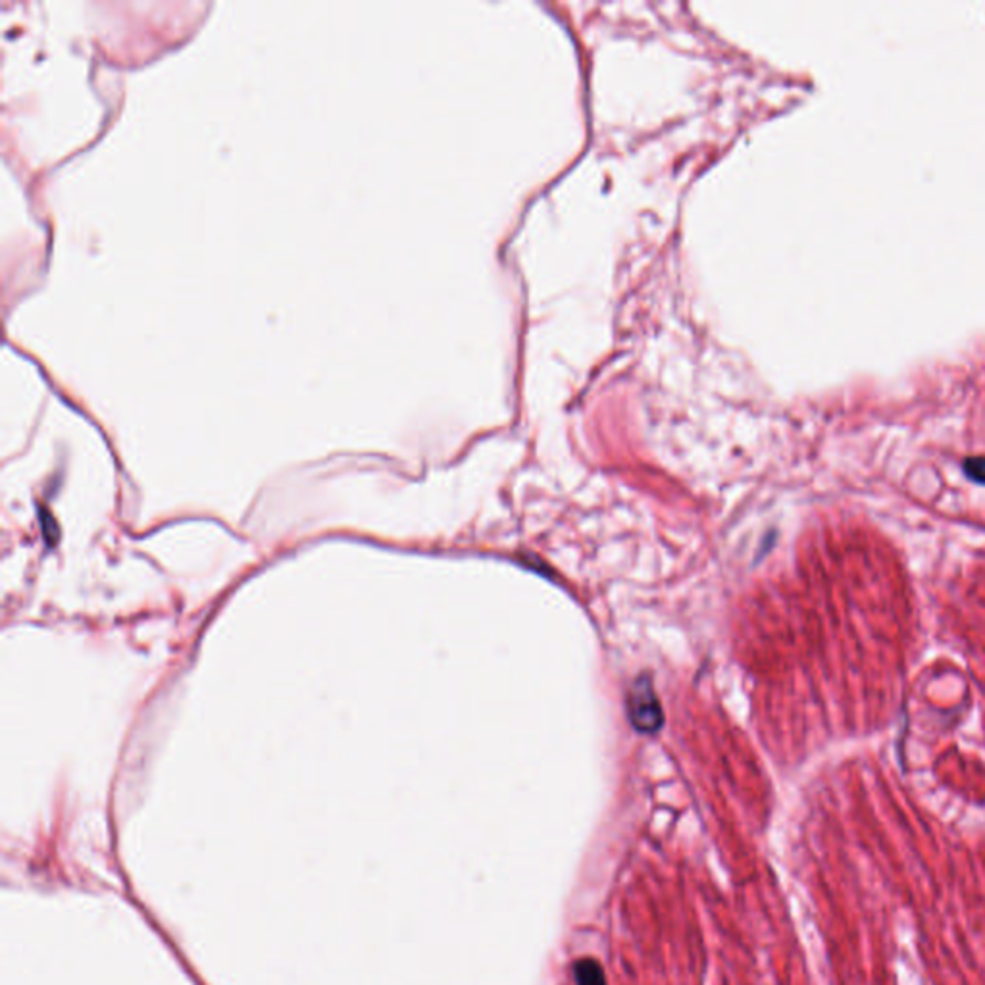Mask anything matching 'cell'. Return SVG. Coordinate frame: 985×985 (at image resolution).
<instances>
[{
  "label": "cell",
  "mask_w": 985,
  "mask_h": 985,
  "mask_svg": "<svg viewBox=\"0 0 985 985\" xmlns=\"http://www.w3.org/2000/svg\"><path fill=\"white\" fill-rule=\"evenodd\" d=\"M627 712L632 724L642 733H655L665 722L657 693L647 678L635 681L627 695Z\"/></svg>",
  "instance_id": "cell-1"
},
{
  "label": "cell",
  "mask_w": 985,
  "mask_h": 985,
  "mask_svg": "<svg viewBox=\"0 0 985 985\" xmlns=\"http://www.w3.org/2000/svg\"><path fill=\"white\" fill-rule=\"evenodd\" d=\"M574 976L578 985H606L605 972L601 968V964L593 958L578 961Z\"/></svg>",
  "instance_id": "cell-2"
},
{
  "label": "cell",
  "mask_w": 985,
  "mask_h": 985,
  "mask_svg": "<svg viewBox=\"0 0 985 985\" xmlns=\"http://www.w3.org/2000/svg\"><path fill=\"white\" fill-rule=\"evenodd\" d=\"M964 472H966V476H968L972 481L984 484L985 486V458H968V460L964 463Z\"/></svg>",
  "instance_id": "cell-3"
}]
</instances>
